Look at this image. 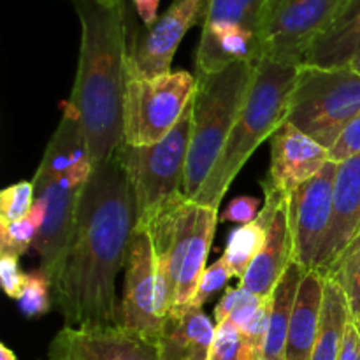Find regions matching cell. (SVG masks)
I'll return each mask as SVG.
<instances>
[{
    "label": "cell",
    "instance_id": "30",
    "mask_svg": "<svg viewBox=\"0 0 360 360\" xmlns=\"http://www.w3.org/2000/svg\"><path fill=\"white\" fill-rule=\"evenodd\" d=\"M35 200L34 181H18L0 193V221L14 224L30 213Z\"/></svg>",
    "mask_w": 360,
    "mask_h": 360
},
{
    "label": "cell",
    "instance_id": "33",
    "mask_svg": "<svg viewBox=\"0 0 360 360\" xmlns=\"http://www.w3.org/2000/svg\"><path fill=\"white\" fill-rule=\"evenodd\" d=\"M329 278L336 280L343 287L348 299V306H350L352 319L357 316L360 313V259L352 262L350 266L343 267V269L338 271V273H334Z\"/></svg>",
    "mask_w": 360,
    "mask_h": 360
},
{
    "label": "cell",
    "instance_id": "22",
    "mask_svg": "<svg viewBox=\"0 0 360 360\" xmlns=\"http://www.w3.org/2000/svg\"><path fill=\"white\" fill-rule=\"evenodd\" d=\"M218 217L220 214L214 207L199 206L195 231H193L192 241H190L185 259H183L178 285H176L174 306H172V311L169 313V316H178L179 313L185 311L195 297V292L207 267V255H210L211 243H213Z\"/></svg>",
    "mask_w": 360,
    "mask_h": 360
},
{
    "label": "cell",
    "instance_id": "17",
    "mask_svg": "<svg viewBox=\"0 0 360 360\" xmlns=\"http://www.w3.org/2000/svg\"><path fill=\"white\" fill-rule=\"evenodd\" d=\"M292 260H294V246H292L287 197L274 211L269 229H267L266 243L262 250L257 253L253 262L250 264L241 285L259 297H271L274 287L288 269Z\"/></svg>",
    "mask_w": 360,
    "mask_h": 360
},
{
    "label": "cell",
    "instance_id": "11",
    "mask_svg": "<svg viewBox=\"0 0 360 360\" xmlns=\"http://www.w3.org/2000/svg\"><path fill=\"white\" fill-rule=\"evenodd\" d=\"M338 164L329 160L309 181L288 195L294 262L304 271L319 267L333 220Z\"/></svg>",
    "mask_w": 360,
    "mask_h": 360
},
{
    "label": "cell",
    "instance_id": "7",
    "mask_svg": "<svg viewBox=\"0 0 360 360\" xmlns=\"http://www.w3.org/2000/svg\"><path fill=\"white\" fill-rule=\"evenodd\" d=\"M197 77L186 70L127 81L123 144L148 146L164 139L195 95Z\"/></svg>",
    "mask_w": 360,
    "mask_h": 360
},
{
    "label": "cell",
    "instance_id": "18",
    "mask_svg": "<svg viewBox=\"0 0 360 360\" xmlns=\"http://www.w3.org/2000/svg\"><path fill=\"white\" fill-rule=\"evenodd\" d=\"M214 334L217 322L202 308L188 306L178 316L165 319L158 355L160 360H210Z\"/></svg>",
    "mask_w": 360,
    "mask_h": 360
},
{
    "label": "cell",
    "instance_id": "12",
    "mask_svg": "<svg viewBox=\"0 0 360 360\" xmlns=\"http://www.w3.org/2000/svg\"><path fill=\"white\" fill-rule=\"evenodd\" d=\"M207 0H174L150 30H132L129 23V79L157 77L171 72L179 42L199 20Z\"/></svg>",
    "mask_w": 360,
    "mask_h": 360
},
{
    "label": "cell",
    "instance_id": "19",
    "mask_svg": "<svg viewBox=\"0 0 360 360\" xmlns=\"http://www.w3.org/2000/svg\"><path fill=\"white\" fill-rule=\"evenodd\" d=\"M326 276L311 269L304 274L299 287L297 301L288 327L285 360H311L319 336Z\"/></svg>",
    "mask_w": 360,
    "mask_h": 360
},
{
    "label": "cell",
    "instance_id": "40",
    "mask_svg": "<svg viewBox=\"0 0 360 360\" xmlns=\"http://www.w3.org/2000/svg\"><path fill=\"white\" fill-rule=\"evenodd\" d=\"M0 360H18L14 352L6 345H0Z\"/></svg>",
    "mask_w": 360,
    "mask_h": 360
},
{
    "label": "cell",
    "instance_id": "24",
    "mask_svg": "<svg viewBox=\"0 0 360 360\" xmlns=\"http://www.w3.org/2000/svg\"><path fill=\"white\" fill-rule=\"evenodd\" d=\"M308 271L302 269L292 260L288 269L278 281L269 299V323H267L266 345H264V360H285L288 327L292 313L297 301L299 287Z\"/></svg>",
    "mask_w": 360,
    "mask_h": 360
},
{
    "label": "cell",
    "instance_id": "13",
    "mask_svg": "<svg viewBox=\"0 0 360 360\" xmlns=\"http://www.w3.org/2000/svg\"><path fill=\"white\" fill-rule=\"evenodd\" d=\"M123 329L158 345L165 320L157 313V267L146 227L136 225L125 262V287L120 306Z\"/></svg>",
    "mask_w": 360,
    "mask_h": 360
},
{
    "label": "cell",
    "instance_id": "37",
    "mask_svg": "<svg viewBox=\"0 0 360 360\" xmlns=\"http://www.w3.org/2000/svg\"><path fill=\"white\" fill-rule=\"evenodd\" d=\"M338 360H360V334L355 327L354 320H350L345 330L343 348H341Z\"/></svg>",
    "mask_w": 360,
    "mask_h": 360
},
{
    "label": "cell",
    "instance_id": "41",
    "mask_svg": "<svg viewBox=\"0 0 360 360\" xmlns=\"http://www.w3.org/2000/svg\"><path fill=\"white\" fill-rule=\"evenodd\" d=\"M348 67H350V69L354 70V72H357L359 76H360V49H359L357 53H355L354 58L350 60V63H348Z\"/></svg>",
    "mask_w": 360,
    "mask_h": 360
},
{
    "label": "cell",
    "instance_id": "27",
    "mask_svg": "<svg viewBox=\"0 0 360 360\" xmlns=\"http://www.w3.org/2000/svg\"><path fill=\"white\" fill-rule=\"evenodd\" d=\"M44 204L35 199L30 213L14 224L0 221V255H13L20 259L34 246L42 221H44Z\"/></svg>",
    "mask_w": 360,
    "mask_h": 360
},
{
    "label": "cell",
    "instance_id": "23",
    "mask_svg": "<svg viewBox=\"0 0 360 360\" xmlns=\"http://www.w3.org/2000/svg\"><path fill=\"white\" fill-rule=\"evenodd\" d=\"M94 167L79 120L69 108H65L51 141L46 146L37 174L60 178L72 171Z\"/></svg>",
    "mask_w": 360,
    "mask_h": 360
},
{
    "label": "cell",
    "instance_id": "9",
    "mask_svg": "<svg viewBox=\"0 0 360 360\" xmlns=\"http://www.w3.org/2000/svg\"><path fill=\"white\" fill-rule=\"evenodd\" d=\"M91 172L94 169H81L60 178H49L35 172L32 179L35 199L41 200L46 210L34 250L41 257V269L48 274L49 280L55 276L72 238L77 204Z\"/></svg>",
    "mask_w": 360,
    "mask_h": 360
},
{
    "label": "cell",
    "instance_id": "16",
    "mask_svg": "<svg viewBox=\"0 0 360 360\" xmlns=\"http://www.w3.org/2000/svg\"><path fill=\"white\" fill-rule=\"evenodd\" d=\"M360 231V153L338 164L329 234L316 271L326 276Z\"/></svg>",
    "mask_w": 360,
    "mask_h": 360
},
{
    "label": "cell",
    "instance_id": "31",
    "mask_svg": "<svg viewBox=\"0 0 360 360\" xmlns=\"http://www.w3.org/2000/svg\"><path fill=\"white\" fill-rule=\"evenodd\" d=\"M232 273L227 266V260L224 257L213 262L211 266L206 267L202 274V280H200L199 288L195 292V297H193L192 304L193 308H202L214 294H218L220 290H224L225 285L229 283V280H232Z\"/></svg>",
    "mask_w": 360,
    "mask_h": 360
},
{
    "label": "cell",
    "instance_id": "38",
    "mask_svg": "<svg viewBox=\"0 0 360 360\" xmlns=\"http://www.w3.org/2000/svg\"><path fill=\"white\" fill-rule=\"evenodd\" d=\"M132 2L137 11V16L143 21L144 28L150 30L158 20V6H160V0H132Z\"/></svg>",
    "mask_w": 360,
    "mask_h": 360
},
{
    "label": "cell",
    "instance_id": "29",
    "mask_svg": "<svg viewBox=\"0 0 360 360\" xmlns=\"http://www.w3.org/2000/svg\"><path fill=\"white\" fill-rule=\"evenodd\" d=\"M210 360H262L232 320L217 323Z\"/></svg>",
    "mask_w": 360,
    "mask_h": 360
},
{
    "label": "cell",
    "instance_id": "26",
    "mask_svg": "<svg viewBox=\"0 0 360 360\" xmlns=\"http://www.w3.org/2000/svg\"><path fill=\"white\" fill-rule=\"evenodd\" d=\"M266 0H207L202 30L245 28L259 34Z\"/></svg>",
    "mask_w": 360,
    "mask_h": 360
},
{
    "label": "cell",
    "instance_id": "32",
    "mask_svg": "<svg viewBox=\"0 0 360 360\" xmlns=\"http://www.w3.org/2000/svg\"><path fill=\"white\" fill-rule=\"evenodd\" d=\"M260 299L262 297L252 294V292H250L248 288L243 287V285H239V287L225 288L224 297L220 299V302H218L217 308H214V322L217 323L225 322V320L231 319L239 308H243V306L246 304H252V302L260 301Z\"/></svg>",
    "mask_w": 360,
    "mask_h": 360
},
{
    "label": "cell",
    "instance_id": "21",
    "mask_svg": "<svg viewBox=\"0 0 360 360\" xmlns=\"http://www.w3.org/2000/svg\"><path fill=\"white\" fill-rule=\"evenodd\" d=\"M262 44L255 32L245 28L202 30L195 53L197 72H220L239 62H260Z\"/></svg>",
    "mask_w": 360,
    "mask_h": 360
},
{
    "label": "cell",
    "instance_id": "8",
    "mask_svg": "<svg viewBox=\"0 0 360 360\" xmlns=\"http://www.w3.org/2000/svg\"><path fill=\"white\" fill-rule=\"evenodd\" d=\"M347 0H266L260 20L262 58L301 67L313 42L329 28Z\"/></svg>",
    "mask_w": 360,
    "mask_h": 360
},
{
    "label": "cell",
    "instance_id": "5",
    "mask_svg": "<svg viewBox=\"0 0 360 360\" xmlns=\"http://www.w3.org/2000/svg\"><path fill=\"white\" fill-rule=\"evenodd\" d=\"M359 112L360 76L350 67H299L285 122L330 150Z\"/></svg>",
    "mask_w": 360,
    "mask_h": 360
},
{
    "label": "cell",
    "instance_id": "20",
    "mask_svg": "<svg viewBox=\"0 0 360 360\" xmlns=\"http://www.w3.org/2000/svg\"><path fill=\"white\" fill-rule=\"evenodd\" d=\"M360 49V0H347L336 20L313 42L302 65L320 69L348 67Z\"/></svg>",
    "mask_w": 360,
    "mask_h": 360
},
{
    "label": "cell",
    "instance_id": "14",
    "mask_svg": "<svg viewBox=\"0 0 360 360\" xmlns=\"http://www.w3.org/2000/svg\"><path fill=\"white\" fill-rule=\"evenodd\" d=\"M48 360H160L158 345L123 327H67L53 338Z\"/></svg>",
    "mask_w": 360,
    "mask_h": 360
},
{
    "label": "cell",
    "instance_id": "36",
    "mask_svg": "<svg viewBox=\"0 0 360 360\" xmlns=\"http://www.w3.org/2000/svg\"><path fill=\"white\" fill-rule=\"evenodd\" d=\"M25 278H27V273L21 271L18 257L0 255V280H2V288L7 297H20L21 288L25 285Z\"/></svg>",
    "mask_w": 360,
    "mask_h": 360
},
{
    "label": "cell",
    "instance_id": "10",
    "mask_svg": "<svg viewBox=\"0 0 360 360\" xmlns=\"http://www.w3.org/2000/svg\"><path fill=\"white\" fill-rule=\"evenodd\" d=\"M197 214L199 204L181 197L162 207L143 224H136L146 227L150 232L157 267V313L164 320L174 306L176 285L195 231Z\"/></svg>",
    "mask_w": 360,
    "mask_h": 360
},
{
    "label": "cell",
    "instance_id": "42",
    "mask_svg": "<svg viewBox=\"0 0 360 360\" xmlns=\"http://www.w3.org/2000/svg\"><path fill=\"white\" fill-rule=\"evenodd\" d=\"M352 320H354L355 327H357V330H359V334H360V313H359L357 316H354V319H352Z\"/></svg>",
    "mask_w": 360,
    "mask_h": 360
},
{
    "label": "cell",
    "instance_id": "28",
    "mask_svg": "<svg viewBox=\"0 0 360 360\" xmlns=\"http://www.w3.org/2000/svg\"><path fill=\"white\" fill-rule=\"evenodd\" d=\"M16 301L18 308L27 319H37L49 313L53 304V287L49 276L41 267L27 273L25 285Z\"/></svg>",
    "mask_w": 360,
    "mask_h": 360
},
{
    "label": "cell",
    "instance_id": "34",
    "mask_svg": "<svg viewBox=\"0 0 360 360\" xmlns=\"http://www.w3.org/2000/svg\"><path fill=\"white\" fill-rule=\"evenodd\" d=\"M360 153V112L354 118V122L345 129L340 139L336 141L333 148L329 150V158L336 164L348 160Z\"/></svg>",
    "mask_w": 360,
    "mask_h": 360
},
{
    "label": "cell",
    "instance_id": "1",
    "mask_svg": "<svg viewBox=\"0 0 360 360\" xmlns=\"http://www.w3.org/2000/svg\"><path fill=\"white\" fill-rule=\"evenodd\" d=\"M136 193L118 155L95 165L81 192L67 252L51 278L53 302L67 327H122L116 276L136 229Z\"/></svg>",
    "mask_w": 360,
    "mask_h": 360
},
{
    "label": "cell",
    "instance_id": "3",
    "mask_svg": "<svg viewBox=\"0 0 360 360\" xmlns=\"http://www.w3.org/2000/svg\"><path fill=\"white\" fill-rule=\"evenodd\" d=\"M299 67L262 58L243 111L214 164L206 183L197 193L199 206L220 210L225 193L257 148L285 123L288 98L297 79Z\"/></svg>",
    "mask_w": 360,
    "mask_h": 360
},
{
    "label": "cell",
    "instance_id": "25",
    "mask_svg": "<svg viewBox=\"0 0 360 360\" xmlns=\"http://www.w3.org/2000/svg\"><path fill=\"white\" fill-rule=\"evenodd\" d=\"M352 320L350 306L343 287L333 278H326L319 336L311 360H338L343 348L345 330Z\"/></svg>",
    "mask_w": 360,
    "mask_h": 360
},
{
    "label": "cell",
    "instance_id": "39",
    "mask_svg": "<svg viewBox=\"0 0 360 360\" xmlns=\"http://www.w3.org/2000/svg\"><path fill=\"white\" fill-rule=\"evenodd\" d=\"M359 259H360V231H359L357 238H355L354 241H352V245L347 248V252H345L343 255H341V259L338 260L336 264H334L333 269H330L329 273L326 274V278L333 276L334 273H338V271H341V269H343V267L350 266L352 262H355V260H359Z\"/></svg>",
    "mask_w": 360,
    "mask_h": 360
},
{
    "label": "cell",
    "instance_id": "2",
    "mask_svg": "<svg viewBox=\"0 0 360 360\" xmlns=\"http://www.w3.org/2000/svg\"><path fill=\"white\" fill-rule=\"evenodd\" d=\"M81 48L67 108L83 129L94 165L123 146L129 81V7L125 0H76Z\"/></svg>",
    "mask_w": 360,
    "mask_h": 360
},
{
    "label": "cell",
    "instance_id": "6",
    "mask_svg": "<svg viewBox=\"0 0 360 360\" xmlns=\"http://www.w3.org/2000/svg\"><path fill=\"white\" fill-rule=\"evenodd\" d=\"M192 118L193 98L164 139L148 146L123 144L116 151L136 193V224H143L162 207L185 197L183 183L192 141Z\"/></svg>",
    "mask_w": 360,
    "mask_h": 360
},
{
    "label": "cell",
    "instance_id": "35",
    "mask_svg": "<svg viewBox=\"0 0 360 360\" xmlns=\"http://www.w3.org/2000/svg\"><path fill=\"white\" fill-rule=\"evenodd\" d=\"M259 200L255 197L241 195L232 199L224 211L220 213L218 220L232 221V224L246 225L252 224L259 217Z\"/></svg>",
    "mask_w": 360,
    "mask_h": 360
},
{
    "label": "cell",
    "instance_id": "4",
    "mask_svg": "<svg viewBox=\"0 0 360 360\" xmlns=\"http://www.w3.org/2000/svg\"><path fill=\"white\" fill-rule=\"evenodd\" d=\"M257 63L239 62L220 72H197L192 141L183 183L185 199L195 200L213 171L252 90Z\"/></svg>",
    "mask_w": 360,
    "mask_h": 360
},
{
    "label": "cell",
    "instance_id": "15",
    "mask_svg": "<svg viewBox=\"0 0 360 360\" xmlns=\"http://www.w3.org/2000/svg\"><path fill=\"white\" fill-rule=\"evenodd\" d=\"M329 150L297 127L285 122L271 136L269 178L262 183L271 190L290 195L329 162Z\"/></svg>",
    "mask_w": 360,
    "mask_h": 360
}]
</instances>
